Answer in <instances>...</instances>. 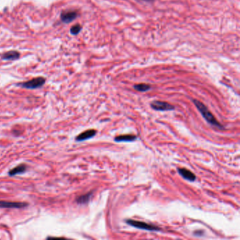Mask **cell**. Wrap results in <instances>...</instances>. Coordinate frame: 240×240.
<instances>
[{
  "label": "cell",
  "mask_w": 240,
  "mask_h": 240,
  "mask_svg": "<svg viewBox=\"0 0 240 240\" xmlns=\"http://www.w3.org/2000/svg\"><path fill=\"white\" fill-rule=\"evenodd\" d=\"M178 172L184 179L190 182L195 181L196 175L189 170L184 169V168H179V169H178Z\"/></svg>",
  "instance_id": "52a82bcc"
},
{
  "label": "cell",
  "mask_w": 240,
  "mask_h": 240,
  "mask_svg": "<svg viewBox=\"0 0 240 240\" xmlns=\"http://www.w3.org/2000/svg\"><path fill=\"white\" fill-rule=\"evenodd\" d=\"M45 83V79L42 77H38L36 78H33L29 81L25 82L20 84L21 87L26 88V89H37V88L42 87Z\"/></svg>",
  "instance_id": "3957f363"
},
{
  "label": "cell",
  "mask_w": 240,
  "mask_h": 240,
  "mask_svg": "<svg viewBox=\"0 0 240 240\" xmlns=\"http://www.w3.org/2000/svg\"><path fill=\"white\" fill-rule=\"evenodd\" d=\"M28 204L24 202H11L0 201V208H23L27 207Z\"/></svg>",
  "instance_id": "5b68a950"
},
{
  "label": "cell",
  "mask_w": 240,
  "mask_h": 240,
  "mask_svg": "<svg viewBox=\"0 0 240 240\" xmlns=\"http://www.w3.org/2000/svg\"><path fill=\"white\" fill-rule=\"evenodd\" d=\"M126 223L130 226L134 227L135 228H138L141 229H144V230L148 231H160L161 228L156 225L152 224H148V223L142 222V221H138L132 220V219H128L126 220Z\"/></svg>",
  "instance_id": "7a4b0ae2"
},
{
  "label": "cell",
  "mask_w": 240,
  "mask_h": 240,
  "mask_svg": "<svg viewBox=\"0 0 240 240\" xmlns=\"http://www.w3.org/2000/svg\"><path fill=\"white\" fill-rule=\"evenodd\" d=\"M150 105L151 107L156 111H172L175 109L174 106L171 105V104L166 102L153 101V102H151Z\"/></svg>",
  "instance_id": "277c9868"
},
{
  "label": "cell",
  "mask_w": 240,
  "mask_h": 240,
  "mask_svg": "<svg viewBox=\"0 0 240 240\" xmlns=\"http://www.w3.org/2000/svg\"><path fill=\"white\" fill-rule=\"evenodd\" d=\"M141 1L146 2H153V0H141Z\"/></svg>",
  "instance_id": "9a60e30c"
},
{
  "label": "cell",
  "mask_w": 240,
  "mask_h": 240,
  "mask_svg": "<svg viewBox=\"0 0 240 240\" xmlns=\"http://www.w3.org/2000/svg\"><path fill=\"white\" fill-rule=\"evenodd\" d=\"M20 53L17 51H9V52H6L2 56V59L3 60L7 61H14L16 59H19Z\"/></svg>",
  "instance_id": "9c48e42d"
},
{
  "label": "cell",
  "mask_w": 240,
  "mask_h": 240,
  "mask_svg": "<svg viewBox=\"0 0 240 240\" xmlns=\"http://www.w3.org/2000/svg\"><path fill=\"white\" fill-rule=\"evenodd\" d=\"M26 170H27V166L25 165V164H20V165H18V166L14 168V169L10 170L9 171V175L10 176L18 175V174L25 173Z\"/></svg>",
  "instance_id": "30bf717a"
},
{
  "label": "cell",
  "mask_w": 240,
  "mask_h": 240,
  "mask_svg": "<svg viewBox=\"0 0 240 240\" xmlns=\"http://www.w3.org/2000/svg\"><path fill=\"white\" fill-rule=\"evenodd\" d=\"M193 102L194 105L196 106V107L197 108V109L199 111L201 114L204 117V118L209 124L215 127V128H218L223 130V126L217 120V119L215 118V116H213L212 113L208 110V108L202 102H199L197 99H193Z\"/></svg>",
  "instance_id": "6da1fadb"
},
{
  "label": "cell",
  "mask_w": 240,
  "mask_h": 240,
  "mask_svg": "<svg viewBox=\"0 0 240 240\" xmlns=\"http://www.w3.org/2000/svg\"><path fill=\"white\" fill-rule=\"evenodd\" d=\"M134 89L136 90L138 92H147L151 89V86L149 85H147V84H137V85H134Z\"/></svg>",
  "instance_id": "4fadbf2b"
},
{
  "label": "cell",
  "mask_w": 240,
  "mask_h": 240,
  "mask_svg": "<svg viewBox=\"0 0 240 240\" xmlns=\"http://www.w3.org/2000/svg\"><path fill=\"white\" fill-rule=\"evenodd\" d=\"M81 29H82L81 26L78 25V24H77V25L73 26V27L71 28L70 32H71V33L72 35H77L80 32H81Z\"/></svg>",
  "instance_id": "5bb4252c"
},
{
  "label": "cell",
  "mask_w": 240,
  "mask_h": 240,
  "mask_svg": "<svg viewBox=\"0 0 240 240\" xmlns=\"http://www.w3.org/2000/svg\"><path fill=\"white\" fill-rule=\"evenodd\" d=\"M92 196V192H88L87 194L79 196L78 197H77L75 201H76V202L78 204H85L89 202V201L90 200V199H91Z\"/></svg>",
  "instance_id": "7c38bea8"
},
{
  "label": "cell",
  "mask_w": 240,
  "mask_h": 240,
  "mask_svg": "<svg viewBox=\"0 0 240 240\" xmlns=\"http://www.w3.org/2000/svg\"><path fill=\"white\" fill-rule=\"evenodd\" d=\"M77 16V13L75 11H64L61 14L60 18L64 23H69L74 20Z\"/></svg>",
  "instance_id": "8992f818"
},
{
  "label": "cell",
  "mask_w": 240,
  "mask_h": 240,
  "mask_svg": "<svg viewBox=\"0 0 240 240\" xmlns=\"http://www.w3.org/2000/svg\"><path fill=\"white\" fill-rule=\"evenodd\" d=\"M96 133H97V131L94 129H91V130H87L85 131V132H83L81 133L79 135H77L76 137V141H85L87 140V139H91L92 137H93L94 136H95Z\"/></svg>",
  "instance_id": "ba28073f"
},
{
  "label": "cell",
  "mask_w": 240,
  "mask_h": 240,
  "mask_svg": "<svg viewBox=\"0 0 240 240\" xmlns=\"http://www.w3.org/2000/svg\"><path fill=\"white\" fill-rule=\"evenodd\" d=\"M136 139L137 136L134 135H123L115 137L114 140L117 142H121V141H132Z\"/></svg>",
  "instance_id": "8fae6325"
}]
</instances>
